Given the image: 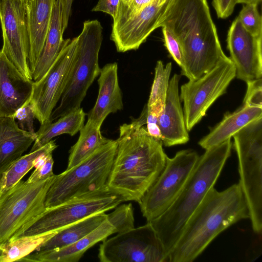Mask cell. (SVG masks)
Masks as SVG:
<instances>
[{"instance_id": "52a82bcc", "label": "cell", "mask_w": 262, "mask_h": 262, "mask_svg": "<svg viewBox=\"0 0 262 262\" xmlns=\"http://www.w3.org/2000/svg\"><path fill=\"white\" fill-rule=\"evenodd\" d=\"M238 161L239 184L246 201L254 232H262V117L233 136Z\"/></svg>"}, {"instance_id": "e0dca14e", "label": "cell", "mask_w": 262, "mask_h": 262, "mask_svg": "<svg viewBox=\"0 0 262 262\" xmlns=\"http://www.w3.org/2000/svg\"><path fill=\"white\" fill-rule=\"evenodd\" d=\"M226 41L235 77L246 83L262 78V37L247 31L237 17L229 28Z\"/></svg>"}, {"instance_id": "1f68e13d", "label": "cell", "mask_w": 262, "mask_h": 262, "mask_svg": "<svg viewBox=\"0 0 262 262\" xmlns=\"http://www.w3.org/2000/svg\"><path fill=\"white\" fill-rule=\"evenodd\" d=\"M151 1L120 0L116 16L113 20L112 28H115L121 25Z\"/></svg>"}, {"instance_id": "8992f818", "label": "cell", "mask_w": 262, "mask_h": 262, "mask_svg": "<svg viewBox=\"0 0 262 262\" xmlns=\"http://www.w3.org/2000/svg\"><path fill=\"white\" fill-rule=\"evenodd\" d=\"M102 29L97 19L83 23L82 31L77 37L74 62L65 89L59 104L52 112L50 122L80 108L89 88L99 75L98 56Z\"/></svg>"}, {"instance_id": "d4e9b609", "label": "cell", "mask_w": 262, "mask_h": 262, "mask_svg": "<svg viewBox=\"0 0 262 262\" xmlns=\"http://www.w3.org/2000/svg\"><path fill=\"white\" fill-rule=\"evenodd\" d=\"M107 217L105 212L86 217L59 230L43 243L36 250L46 252L69 246L88 234L101 225Z\"/></svg>"}, {"instance_id": "5b68a950", "label": "cell", "mask_w": 262, "mask_h": 262, "mask_svg": "<svg viewBox=\"0 0 262 262\" xmlns=\"http://www.w3.org/2000/svg\"><path fill=\"white\" fill-rule=\"evenodd\" d=\"M116 149V140L110 139L77 165L55 175L46 194V208L108 190L106 183Z\"/></svg>"}, {"instance_id": "ac0fdd59", "label": "cell", "mask_w": 262, "mask_h": 262, "mask_svg": "<svg viewBox=\"0 0 262 262\" xmlns=\"http://www.w3.org/2000/svg\"><path fill=\"white\" fill-rule=\"evenodd\" d=\"M34 81L24 76L0 50V117H14L30 102Z\"/></svg>"}, {"instance_id": "60d3db41", "label": "cell", "mask_w": 262, "mask_h": 262, "mask_svg": "<svg viewBox=\"0 0 262 262\" xmlns=\"http://www.w3.org/2000/svg\"><path fill=\"white\" fill-rule=\"evenodd\" d=\"M261 0H237V4H253L258 5L261 2Z\"/></svg>"}, {"instance_id": "6da1fadb", "label": "cell", "mask_w": 262, "mask_h": 262, "mask_svg": "<svg viewBox=\"0 0 262 262\" xmlns=\"http://www.w3.org/2000/svg\"><path fill=\"white\" fill-rule=\"evenodd\" d=\"M146 115L145 106L138 119L120 126L106 187L122 202L139 203L166 164L167 156L162 142L150 136L143 126Z\"/></svg>"}, {"instance_id": "7c38bea8", "label": "cell", "mask_w": 262, "mask_h": 262, "mask_svg": "<svg viewBox=\"0 0 262 262\" xmlns=\"http://www.w3.org/2000/svg\"><path fill=\"white\" fill-rule=\"evenodd\" d=\"M101 262H168V254L150 222L102 241Z\"/></svg>"}, {"instance_id": "74e56055", "label": "cell", "mask_w": 262, "mask_h": 262, "mask_svg": "<svg viewBox=\"0 0 262 262\" xmlns=\"http://www.w3.org/2000/svg\"><path fill=\"white\" fill-rule=\"evenodd\" d=\"M237 0H212V5L217 17L225 19L233 13Z\"/></svg>"}, {"instance_id": "7bdbcfd3", "label": "cell", "mask_w": 262, "mask_h": 262, "mask_svg": "<svg viewBox=\"0 0 262 262\" xmlns=\"http://www.w3.org/2000/svg\"><path fill=\"white\" fill-rule=\"evenodd\" d=\"M121 1H125V0H121Z\"/></svg>"}, {"instance_id": "4316f807", "label": "cell", "mask_w": 262, "mask_h": 262, "mask_svg": "<svg viewBox=\"0 0 262 262\" xmlns=\"http://www.w3.org/2000/svg\"><path fill=\"white\" fill-rule=\"evenodd\" d=\"M100 128L88 120L79 131L80 135L77 141L70 150L66 170L84 160L110 140L102 135Z\"/></svg>"}, {"instance_id": "ba28073f", "label": "cell", "mask_w": 262, "mask_h": 262, "mask_svg": "<svg viewBox=\"0 0 262 262\" xmlns=\"http://www.w3.org/2000/svg\"><path fill=\"white\" fill-rule=\"evenodd\" d=\"M55 176L34 183L21 180L0 193V245L46 209V194Z\"/></svg>"}, {"instance_id": "30bf717a", "label": "cell", "mask_w": 262, "mask_h": 262, "mask_svg": "<svg viewBox=\"0 0 262 262\" xmlns=\"http://www.w3.org/2000/svg\"><path fill=\"white\" fill-rule=\"evenodd\" d=\"M121 202L118 196L108 190L70 200L46 208L12 238L56 232L90 215L115 208Z\"/></svg>"}, {"instance_id": "484cf974", "label": "cell", "mask_w": 262, "mask_h": 262, "mask_svg": "<svg viewBox=\"0 0 262 262\" xmlns=\"http://www.w3.org/2000/svg\"><path fill=\"white\" fill-rule=\"evenodd\" d=\"M85 115L83 109L80 107L59 118L55 122L41 125L36 132V138L30 152L41 147L59 135L64 134L75 135L84 126Z\"/></svg>"}, {"instance_id": "3957f363", "label": "cell", "mask_w": 262, "mask_h": 262, "mask_svg": "<svg viewBox=\"0 0 262 262\" xmlns=\"http://www.w3.org/2000/svg\"><path fill=\"white\" fill-rule=\"evenodd\" d=\"M249 218L247 204L239 183L207 194L187 222L168 255V262H192L229 227Z\"/></svg>"}, {"instance_id": "d6986e66", "label": "cell", "mask_w": 262, "mask_h": 262, "mask_svg": "<svg viewBox=\"0 0 262 262\" xmlns=\"http://www.w3.org/2000/svg\"><path fill=\"white\" fill-rule=\"evenodd\" d=\"M180 77L174 74L169 80L164 107L158 118L161 142L166 147L185 144L189 140L179 95Z\"/></svg>"}, {"instance_id": "4dcf8cb0", "label": "cell", "mask_w": 262, "mask_h": 262, "mask_svg": "<svg viewBox=\"0 0 262 262\" xmlns=\"http://www.w3.org/2000/svg\"><path fill=\"white\" fill-rule=\"evenodd\" d=\"M237 17L247 31L255 36L262 37V19L257 5L245 4Z\"/></svg>"}, {"instance_id": "ffe728a7", "label": "cell", "mask_w": 262, "mask_h": 262, "mask_svg": "<svg viewBox=\"0 0 262 262\" xmlns=\"http://www.w3.org/2000/svg\"><path fill=\"white\" fill-rule=\"evenodd\" d=\"M98 82V97L94 106L88 115V120L101 127L103 121L110 114L123 108L116 62L107 63L100 69Z\"/></svg>"}, {"instance_id": "f546056e", "label": "cell", "mask_w": 262, "mask_h": 262, "mask_svg": "<svg viewBox=\"0 0 262 262\" xmlns=\"http://www.w3.org/2000/svg\"><path fill=\"white\" fill-rule=\"evenodd\" d=\"M171 69L172 64L170 62L164 66L162 61H157L147 106H150L158 102L165 104Z\"/></svg>"}, {"instance_id": "836d02e7", "label": "cell", "mask_w": 262, "mask_h": 262, "mask_svg": "<svg viewBox=\"0 0 262 262\" xmlns=\"http://www.w3.org/2000/svg\"><path fill=\"white\" fill-rule=\"evenodd\" d=\"M161 27L164 45L170 56L181 67L183 60L181 44L177 37L168 27L165 26Z\"/></svg>"}, {"instance_id": "7402d4cb", "label": "cell", "mask_w": 262, "mask_h": 262, "mask_svg": "<svg viewBox=\"0 0 262 262\" xmlns=\"http://www.w3.org/2000/svg\"><path fill=\"white\" fill-rule=\"evenodd\" d=\"M36 138L21 129L14 117H0V175L22 156Z\"/></svg>"}, {"instance_id": "277c9868", "label": "cell", "mask_w": 262, "mask_h": 262, "mask_svg": "<svg viewBox=\"0 0 262 262\" xmlns=\"http://www.w3.org/2000/svg\"><path fill=\"white\" fill-rule=\"evenodd\" d=\"M232 146L231 139H228L205 150L173 203L149 222L168 255L188 219L214 187L231 155Z\"/></svg>"}, {"instance_id": "7a4b0ae2", "label": "cell", "mask_w": 262, "mask_h": 262, "mask_svg": "<svg viewBox=\"0 0 262 262\" xmlns=\"http://www.w3.org/2000/svg\"><path fill=\"white\" fill-rule=\"evenodd\" d=\"M162 26L168 27L181 44V74L189 80L199 78L226 56L207 0H176Z\"/></svg>"}, {"instance_id": "603a6c76", "label": "cell", "mask_w": 262, "mask_h": 262, "mask_svg": "<svg viewBox=\"0 0 262 262\" xmlns=\"http://www.w3.org/2000/svg\"><path fill=\"white\" fill-rule=\"evenodd\" d=\"M262 117V107L243 103L232 113H226L223 119L209 133L199 142L205 150L217 145L231 138L251 121Z\"/></svg>"}, {"instance_id": "83f0119b", "label": "cell", "mask_w": 262, "mask_h": 262, "mask_svg": "<svg viewBox=\"0 0 262 262\" xmlns=\"http://www.w3.org/2000/svg\"><path fill=\"white\" fill-rule=\"evenodd\" d=\"M54 140H51L41 147L21 156L0 175V193L14 186L20 181L35 165L36 158L46 150L56 148Z\"/></svg>"}, {"instance_id": "5bb4252c", "label": "cell", "mask_w": 262, "mask_h": 262, "mask_svg": "<svg viewBox=\"0 0 262 262\" xmlns=\"http://www.w3.org/2000/svg\"><path fill=\"white\" fill-rule=\"evenodd\" d=\"M134 227V209L131 203L117 206L107 214V219L98 227L76 243L64 248L46 252H36L19 261L38 262H78L85 252L110 235Z\"/></svg>"}, {"instance_id": "cb8c5ba5", "label": "cell", "mask_w": 262, "mask_h": 262, "mask_svg": "<svg viewBox=\"0 0 262 262\" xmlns=\"http://www.w3.org/2000/svg\"><path fill=\"white\" fill-rule=\"evenodd\" d=\"M63 32L60 5L56 0L44 46L32 74L33 81L40 80L58 57L66 41Z\"/></svg>"}, {"instance_id": "8d00e7d4", "label": "cell", "mask_w": 262, "mask_h": 262, "mask_svg": "<svg viewBox=\"0 0 262 262\" xmlns=\"http://www.w3.org/2000/svg\"><path fill=\"white\" fill-rule=\"evenodd\" d=\"M53 164L54 160L52 156L43 165L35 168L26 181L28 183H34L53 176Z\"/></svg>"}, {"instance_id": "f35d334b", "label": "cell", "mask_w": 262, "mask_h": 262, "mask_svg": "<svg viewBox=\"0 0 262 262\" xmlns=\"http://www.w3.org/2000/svg\"><path fill=\"white\" fill-rule=\"evenodd\" d=\"M120 0H99L96 5L92 9L94 12H102L110 14L115 18Z\"/></svg>"}, {"instance_id": "8fae6325", "label": "cell", "mask_w": 262, "mask_h": 262, "mask_svg": "<svg viewBox=\"0 0 262 262\" xmlns=\"http://www.w3.org/2000/svg\"><path fill=\"white\" fill-rule=\"evenodd\" d=\"M235 76V66L226 56L210 71L181 85L180 98L183 102V110L188 131L198 123L211 105L226 93Z\"/></svg>"}, {"instance_id": "f1b7e54d", "label": "cell", "mask_w": 262, "mask_h": 262, "mask_svg": "<svg viewBox=\"0 0 262 262\" xmlns=\"http://www.w3.org/2000/svg\"><path fill=\"white\" fill-rule=\"evenodd\" d=\"M57 232L27 235L10 239L1 245L3 252L0 262L19 261L36 251Z\"/></svg>"}, {"instance_id": "b9f144b4", "label": "cell", "mask_w": 262, "mask_h": 262, "mask_svg": "<svg viewBox=\"0 0 262 262\" xmlns=\"http://www.w3.org/2000/svg\"><path fill=\"white\" fill-rule=\"evenodd\" d=\"M3 252V249L2 245H0V260H1V258L2 256Z\"/></svg>"}, {"instance_id": "9a60e30c", "label": "cell", "mask_w": 262, "mask_h": 262, "mask_svg": "<svg viewBox=\"0 0 262 262\" xmlns=\"http://www.w3.org/2000/svg\"><path fill=\"white\" fill-rule=\"evenodd\" d=\"M2 51L26 77L32 80L28 64L30 36L25 0H0Z\"/></svg>"}, {"instance_id": "44dd1931", "label": "cell", "mask_w": 262, "mask_h": 262, "mask_svg": "<svg viewBox=\"0 0 262 262\" xmlns=\"http://www.w3.org/2000/svg\"><path fill=\"white\" fill-rule=\"evenodd\" d=\"M30 36L28 64L32 74L44 46L56 0H25Z\"/></svg>"}, {"instance_id": "e575fe53", "label": "cell", "mask_w": 262, "mask_h": 262, "mask_svg": "<svg viewBox=\"0 0 262 262\" xmlns=\"http://www.w3.org/2000/svg\"><path fill=\"white\" fill-rule=\"evenodd\" d=\"M17 125L23 130L35 134L34 120L35 118L33 108L30 102L18 109L14 116Z\"/></svg>"}, {"instance_id": "9c48e42d", "label": "cell", "mask_w": 262, "mask_h": 262, "mask_svg": "<svg viewBox=\"0 0 262 262\" xmlns=\"http://www.w3.org/2000/svg\"><path fill=\"white\" fill-rule=\"evenodd\" d=\"M190 149L179 151L170 158L139 203L143 216L149 222L165 212L179 195L199 158Z\"/></svg>"}, {"instance_id": "4fadbf2b", "label": "cell", "mask_w": 262, "mask_h": 262, "mask_svg": "<svg viewBox=\"0 0 262 262\" xmlns=\"http://www.w3.org/2000/svg\"><path fill=\"white\" fill-rule=\"evenodd\" d=\"M77 37L67 39L58 57L43 77L34 81L30 103L41 125L48 123L60 99L75 57Z\"/></svg>"}, {"instance_id": "d6a6232c", "label": "cell", "mask_w": 262, "mask_h": 262, "mask_svg": "<svg viewBox=\"0 0 262 262\" xmlns=\"http://www.w3.org/2000/svg\"><path fill=\"white\" fill-rule=\"evenodd\" d=\"M165 104L158 102L150 106L145 105L147 110L146 125L148 134L161 141V134L158 125V118L164 109Z\"/></svg>"}, {"instance_id": "d590c367", "label": "cell", "mask_w": 262, "mask_h": 262, "mask_svg": "<svg viewBox=\"0 0 262 262\" xmlns=\"http://www.w3.org/2000/svg\"><path fill=\"white\" fill-rule=\"evenodd\" d=\"M247 90L244 104L262 107V78L247 83Z\"/></svg>"}, {"instance_id": "ab89813d", "label": "cell", "mask_w": 262, "mask_h": 262, "mask_svg": "<svg viewBox=\"0 0 262 262\" xmlns=\"http://www.w3.org/2000/svg\"><path fill=\"white\" fill-rule=\"evenodd\" d=\"M60 5L62 30L64 32L68 26L69 18L71 14L72 6L74 0H58Z\"/></svg>"}, {"instance_id": "2e32d148", "label": "cell", "mask_w": 262, "mask_h": 262, "mask_svg": "<svg viewBox=\"0 0 262 262\" xmlns=\"http://www.w3.org/2000/svg\"><path fill=\"white\" fill-rule=\"evenodd\" d=\"M176 0H152L119 27L112 28L111 39L117 50H137L162 23Z\"/></svg>"}]
</instances>
